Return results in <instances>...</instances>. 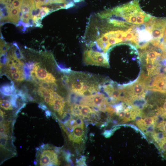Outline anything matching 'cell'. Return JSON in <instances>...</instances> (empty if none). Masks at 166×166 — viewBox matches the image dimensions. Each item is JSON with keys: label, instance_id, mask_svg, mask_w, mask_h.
<instances>
[{"label": "cell", "instance_id": "cell-1", "mask_svg": "<svg viewBox=\"0 0 166 166\" xmlns=\"http://www.w3.org/2000/svg\"><path fill=\"white\" fill-rule=\"evenodd\" d=\"M83 39L87 47L104 53H108L112 47L120 44L129 43L136 45L138 43L135 27L127 30L118 28L94 15L89 18Z\"/></svg>", "mask_w": 166, "mask_h": 166}, {"label": "cell", "instance_id": "cell-2", "mask_svg": "<svg viewBox=\"0 0 166 166\" xmlns=\"http://www.w3.org/2000/svg\"><path fill=\"white\" fill-rule=\"evenodd\" d=\"M111 10L129 27L145 24L153 18L143 11L136 1L116 7Z\"/></svg>", "mask_w": 166, "mask_h": 166}, {"label": "cell", "instance_id": "cell-3", "mask_svg": "<svg viewBox=\"0 0 166 166\" xmlns=\"http://www.w3.org/2000/svg\"><path fill=\"white\" fill-rule=\"evenodd\" d=\"M69 80L67 86L69 85L71 92L84 97L97 93L101 87L99 82L93 76L86 73L73 72L69 77Z\"/></svg>", "mask_w": 166, "mask_h": 166}, {"label": "cell", "instance_id": "cell-4", "mask_svg": "<svg viewBox=\"0 0 166 166\" xmlns=\"http://www.w3.org/2000/svg\"><path fill=\"white\" fill-rule=\"evenodd\" d=\"M140 58L144 63L147 76L151 77L159 73V60L162 57L160 50L149 42L140 47Z\"/></svg>", "mask_w": 166, "mask_h": 166}, {"label": "cell", "instance_id": "cell-5", "mask_svg": "<svg viewBox=\"0 0 166 166\" xmlns=\"http://www.w3.org/2000/svg\"><path fill=\"white\" fill-rule=\"evenodd\" d=\"M81 104L88 105L104 112L112 113L114 111L110 105L107 97L104 94L99 93L84 97L81 100Z\"/></svg>", "mask_w": 166, "mask_h": 166}, {"label": "cell", "instance_id": "cell-6", "mask_svg": "<svg viewBox=\"0 0 166 166\" xmlns=\"http://www.w3.org/2000/svg\"><path fill=\"white\" fill-rule=\"evenodd\" d=\"M83 61L85 65L109 67V55L91 48H87L83 54Z\"/></svg>", "mask_w": 166, "mask_h": 166}, {"label": "cell", "instance_id": "cell-7", "mask_svg": "<svg viewBox=\"0 0 166 166\" xmlns=\"http://www.w3.org/2000/svg\"><path fill=\"white\" fill-rule=\"evenodd\" d=\"M71 114L75 117L87 118L91 121V118L96 117L97 110L87 105L72 104L70 105ZM91 107V106H90Z\"/></svg>", "mask_w": 166, "mask_h": 166}, {"label": "cell", "instance_id": "cell-8", "mask_svg": "<svg viewBox=\"0 0 166 166\" xmlns=\"http://www.w3.org/2000/svg\"><path fill=\"white\" fill-rule=\"evenodd\" d=\"M150 78L148 90L166 93V74H160Z\"/></svg>", "mask_w": 166, "mask_h": 166}, {"label": "cell", "instance_id": "cell-9", "mask_svg": "<svg viewBox=\"0 0 166 166\" xmlns=\"http://www.w3.org/2000/svg\"><path fill=\"white\" fill-rule=\"evenodd\" d=\"M57 153L53 150H44L41 155L40 164L41 166H54L60 164Z\"/></svg>", "mask_w": 166, "mask_h": 166}, {"label": "cell", "instance_id": "cell-10", "mask_svg": "<svg viewBox=\"0 0 166 166\" xmlns=\"http://www.w3.org/2000/svg\"><path fill=\"white\" fill-rule=\"evenodd\" d=\"M84 133V123L82 122L74 126L68 136L69 140L73 142L80 143L82 141Z\"/></svg>", "mask_w": 166, "mask_h": 166}, {"label": "cell", "instance_id": "cell-11", "mask_svg": "<svg viewBox=\"0 0 166 166\" xmlns=\"http://www.w3.org/2000/svg\"><path fill=\"white\" fill-rule=\"evenodd\" d=\"M15 90L14 82L12 81H11V84H4L0 87L1 93L5 96H10L14 94Z\"/></svg>", "mask_w": 166, "mask_h": 166}, {"label": "cell", "instance_id": "cell-12", "mask_svg": "<svg viewBox=\"0 0 166 166\" xmlns=\"http://www.w3.org/2000/svg\"><path fill=\"white\" fill-rule=\"evenodd\" d=\"M161 51L162 53L161 58L166 59V28L165 30L164 35L162 39L160 40L159 45L157 46Z\"/></svg>", "mask_w": 166, "mask_h": 166}, {"label": "cell", "instance_id": "cell-13", "mask_svg": "<svg viewBox=\"0 0 166 166\" xmlns=\"http://www.w3.org/2000/svg\"><path fill=\"white\" fill-rule=\"evenodd\" d=\"M11 76L12 79L16 81H22L25 78L23 70L11 74Z\"/></svg>", "mask_w": 166, "mask_h": 166}, {"label": "cell", "instance_id": "cell-14", "mask_svg": "<svg viewBox=\"0 0 166 166\" xmlns=\"http://www.w3.org/2000/svg\"><path fill=\"white\" fill-rule=\"evenodd\" d=\"M37 77L41 80H44L47 77L48 73L45 69L39 68L36 71Z\"/></svg>", "mask_w": 166, "mask_h": 166}, {"label": "cell", "instance_id": "cell-15", "mask_svg": "<svg viewBox=\"0 0 166 166\" xmlns=\"http://www.w3.org/2000/svg\"><path fill=\"white\" fill-rule=\"evenodd\" d=\"M0 107L6 110L13 109L12 106L10 101L6 100H0Z\"/></svg>", "mask_w": 166, "mask_h": 166}, {"label": "cell", "instance_id": "cell-16", "mask_svg": "<svg viewBox=\"0 0 166 166\" xmlns=\"http://www.w3.org/2000/svg\"><path fill=\"white\" fill-rule=\"evenodd\" d=\"M23 69L25 79L28 81H33V77L30 75V69L25 65L23 66Z\"/></svg>", "mask_w": 166, "mask_h": 166}, {"label": "cell", "instance_id": "cell-17", "mask_svg": "<svg viewBox=\"0 0 166 166\" xmlns=\"http://www.w3.org/2000/svg\"><path fill=\"white\" fill-rule=\"evenodd\" d=\"M50 11L48 8L47 7H44L41 9L39 13L37 16L38 22L39 19H42L44 17L47 15L49 12Z\"/></svg>", "mask_w": 166, "mask_h": 166}, {"label": "cell", "instance_id": "cell-18", "mask_svg": "<svg viewBox=\"0 0 166 166\" xmlns=\"http://www.w3.org/2000/svg\"><path fill=\"white\" fill-rule=\"evenodd\" d=\"M164 135L162 132H154L152 134V137L155 141L157 143H160L164 137Z\"/></svg>", "mask_w": 166, "mask_h": 166}, {"label": "cell", "instance_id": "cell-19", "mask_svg": "<svg viewBox=\"0 0 166 166\" xmlns=\"http://www.w3.org/2000/svg\"><path fill=\"white\" fill-rule=\"evenodd\" d=\"M156 128L166 136V121H162L156 126Z\"/></svg>", "mask_w": 166, "mask_h": 166}, {"label": "cell", "instance_id": "cell-20", "mask_svg": "<svg viewBox=\"0 0 166 166\" xmlns=\"http://www.w3.org/2000/svg\"><path fill=\"white\" fill-rule=\"evenodd\" d=\"M8 136L6 134H0V146L3 148H5L7 140H8Z\"/></svg>", "mask_w": 166, "mask_h": 166}, {"label": "cell", "instance_id": "cell-21", "mask_svg": "<svg viewBox=\"0 0 166 166\" xmlns=\"http://www.w3.org/2000/svg\"><path fill=\"white\" fill-rule=\"evenodd\" d=\"M22 70L23 69H19L14 65H7V71L9 74H12Z\"/></svg>", "mask_w": 166, "mask_h": 166}, {"label": "cell", "instance_id": "cell-22", "mask_svg": "<svg viewBox=\"0 0 166 166\" xmlns=\"http://www.w3.org/2000/svg\"><path fill=\"white\" fill-rule=\"evenodd\" d=\"M143 120L144 124L147 127L153 124L156 125L153 117H147L143 119Z\"/></svg>", "mask_w": 166, "mask_h": 166}, {"label": "cell", "instance_id": "cell-23", "mask_svg": "<svg viewBox=\"0 0 166 166\" xmlns=\"http://www.w3.org/2000/svg\"><path fill=\"white\" fill-rule=\"evenodd\" d=\"M44 81L49 83L55 82L56 79L50 73H48Z\"/></svg>", "mask_w": 166, "mask_h": 166}, {"label": "cell", "instance_id": "cell-24", "mask_svg": "<svg viewBox=\"0 0 166 166\" xmlns=\"http://www.w3.org/2000/svg\"><path fill=\"white\" fill-rule=\"evenodd\" d=\"M24 0H11V3L14 8H21Z\"/></svg>", "mask_w": 166, "mask_h": 166}, {"label": "cell", "instance_id": "cell-25", "mask_svg": "<svg viewBox=\"0 0 166 166\" xmlns=\"http://www.w3.org/2000/svg\"><path fill=\"white\" fill-rule=\"evenodd\" d=\"M158 145L163 150L166 152V137H164L161 141L159 143Z\"/></svg>", "mask_w": 166, "mask_h": 166}, {"label": "cell", "instance_id": "cell-26", "mask_svg": "<svg viewBox=\"0 0 166 166\" xmlns=\"http://www.w3.org/2000/svg\"><path fill=\"white\" fill-rule=\"evenodd\" d=\"M7 61V58L6 56L4 53L2 54L0 58V68L2 67V65L6 64Z\"/></svg>", "mask_w": 166, "mask_h": 166}, {"label": "cell", "instance_id": "cell-27", "mask_svg": "<svg viewBox=\"0 0 166 166\" xmlns=\"http://www.w3.org/2000/svg\"><path fill=\"white\" fill-rule=\"evenodd\" d=\"M39 85L40 87L48 88L50 87V84L43 81L40 82L39 84Z\"/></svg>", "mask_w": 166, "mask_h": 166}, {"label": "cell", "instance_id": "cell-28", "mask_svg": "<svg viewBox=\"0 0 166 166\" xmlns=\"http://www.w3.org/2000/svg\"><path fill=\"white\" fill-rule=\"evenodd\" d=\"M35 64L33 61L29 62L25 64V65L30 69L31 70L33 69Z\"/></svg>", "mask_w": 166, "mask_h": 166}, {"label": "cell", "instance_id": "cell-29", "mask_svg": "<svg viewBox=\"0 0 166 166\" xmlns=\"http://www.w3.org/2000/svg\"><path fill=\"white\" fill-rule=\"evenodd\" d=\"M38 106L39 108H40L43 111H45L47 109V107L46 106L42 103L39 104Z\"/></svg>", "mask_w": 166, "mask_h": 166}, {"label": "cell", "instance_id": "cell-30", "mask_svg": "<svg viewBox=\"0 0 166 166\" xmlns=\"http://www.w3.org/2000/svg\"><path fill=\"white\" fill-rule=\"evenodd\" d=\"M36 8L37 9H40L41 7L42 6L40 0H34Z\"/></svg>", "mask_w": 166, "mask_h": 166}, {"label": "cell", "instance_id": "cell-31", "mask_svg": "<svg viewBox=\"0 0 166 166\" xmlns=\"http://www.w3.org/2000/svg\"><path fill=\"white\" fill-rule=\"evenodd\" d=\"M26 105V103H24L22 105L21 107L15 113V115L16 116H17L18 115V113L20 112L21 110L23 108L25 107Z\"/></svg>", "mask_w": 166, "mask_h": 166}, {"label": "cell", "instance_id": "cell-32", "mask_svg": "<svg viewBox=\"0 0 166 166\" xmlns=\"http://www.w3.org/2000/svg\"><path fill=\"white\" fill-rule=\"evenodd\" d=\"M26 97L27 100L29 101H34L33 98L28 93L26 94Z\"/></svg>", "mask_w": 166, "mask_h": 166}, {"label": "cell", "instance_id": "cell-33", "mask_svg": "<svg viewBox=\"0 0 166 166\" xmlns=\"http://www.w3.org/2000/svg\"><path fill=\"white\" fill-rule=\"evenodd\" d=\"M57 85L55 82L51 83L50 84V87L51 89H53L54 91L56 90L57 89Z\"/></svg>", "mask_w": 166, "mask_h": 166}, {"label": "cell", "instance_id": "cell-34", "mask_svg": "<svg viewBox=\"0 0 166 166\" xmlns=\"http://www.w3.org/2000/svg\"><path fill=\"white\" fill-rule=\"evenodd\" d=\"M4 112L0 109V124L2 123L4 120Z\"/></svg>", "mask_w": 166, "mask_h": 166}, {"label": "cell", "instance_id": "cell-35", "mask_svg": "<svg viewBox=\"0 0 166 166\" xmlns=\"http://www.w3.org/2000/svg\"><path fill=\"white\" fill-rule=\"evenodd\" d=\"M45 111V113L46 117L47 118H48L51 115V112L49 110H46Z\"/></svg>", "mask_w": 166, "mask_h": 166}, {"label": "cell", "instance_id": "cell-36", "mask_svg": "<svg viewBox=\"0 0 166 166\" xmlns=\"http://www.w3.org/2000/svg\"><path fill=\"white\" fill-rule=\"evenodd\" d=\"M40 67L39 63H36L33 69V70L36 72Z\"/></svg>", "mask_w": 166, "mask_h": 166}, {"label": "cell", "instance_id": "cell-37", "mask_svg": "<svg viewBox=\"0 0 166 166\" xmlns=\"http://www.w3.org/2000/svg\"><path fill=\"white\" fill-rule=\"evenodd\" d=\"M30 75L33 77V78L37 77L36 72L33 70H32L30 71Z\"/></svg>", "mask_w": 166, "mask_h": 166}, {"label": "cell", "instance_id": "cell-38", "mask_svg": "<svg viewBox=\"0 0 166 166\" xmlns=\"http://www.w3.org/2000/svg\"><path fill=\"white\" fill-rule=\"evenodd\" d=\"M33 78V81L37 84H39L41 81H40V80L37 77H34Z\"/></svg>", "mask_w": 166, "mask_h": 166}, {"label": "cell", "instance_id": "cell-39", "mask_svg": "<svg viewBox=\"0 0 166 166\" xmlns=\"http://www.w3.org/2000/svg\"><path fill=\"white\" fill-rule=\"evenodd\" d=\"M164 63V70L166 72V62Z\"/></svg>", "mask_w": 166, "mask_h": 166}, {"label": "cell", "instance_id": "cell-40", "mask_svg": "<svg viewBox=\"0 0 166 166\" xmlns=\"http://www.w3.org/2000/svg\"></svg>", "mask_w": 166, "mask_h": 166}]
</instances>
